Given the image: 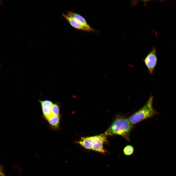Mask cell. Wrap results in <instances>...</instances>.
I'll use <instances>...</instances> for the list:
<instances>
[{"label":"cell","instance_id":"1","mask_svg":"<svg viewBox=\"0 0 176 176\" xmlns=\"http://www.w3.org/2000/svg\"><path fill=\"white\" fill-rule=\"evenodd\" d=\"M133 127L128 118L117 116L107 129L104 132L107 136L118 135L129 142V135Z\"/></svg>","mask_w":176,"mask_h":176},{"label":"cell","instance_id":"2","mask_svg":"<svg viewBox=\"0 0 176 176\" xmlns=\"http://www.w3.org/2000/svg\"><path fill=\"white\" fill-rule=\"evenodd\" d=\"M153 97L152 95L141 108L131 115L128 119L132 124H135L145 119L152 117L158 113L153 108Z\"/></svg>","mask_w":176,"mask_h":176},{"label":"cell","instance_id":"3","mask_svg":"<svg viewBox=\"0 0 176 176\" xmlns=\"http://www.w3.org/2000/svg\"><path fill=\"white\" fill-rule=\"evenodd\" d=\"M107 136L104 133L91 136V150L101 154L105 156L109 154L110 152L104 148V145L108 143Z\"/></svg>","mask_w":176,"mask_h":176},{"label":"cell","instance_id":"4","mask_svg":"<svg viewBox=\"0 0 176 176\" xmlns=\"http://www.w3.org/2000/svg\"><path fill=\"white\" fill-rule=\"evenodd\" d=\"M143 60L149 72L151 74H153L157 62L156 50L154 46Z\"/></svg>","mask_w":176,"mask_h":176},{"label":"cell","instance_id":"5","mask_svg":"<svg viewBox=\"0 0 176 176\" xmlns=\"http://www.w3.org/2000/svg\"><path fill=\"white\" fill-rule=\"evenodd\" d=\"M40 102L42 113V117L46 121L49 118L53 116L52 115L50 107L53 104L50 100H38Z\"/></svg>","mask_w":176,"mask_h":176},{"label":"cell","instance_id":"6","mask_svg":"<svg viewBox=\"0 0 176 176\" xmlns=\"http://www.w3.org/2000/svg\"><path fill=\"white\" fill-rule=\"evenodd\" d=\"M62 15L73 27L78 30L88 32L86 28L73 17L64 13Z\"/></svg>","mask_w":176,"mask_h":176},{"label":"cell","instance_id":"7","mask_svg":"<svg viewBox=\"0 0 176 176\" xmlns=\"http://www.w3.org/2000/svg\"><path fill=\"white\" fill-rule=\"evenodd\" d=\"M67 14L74 17L81 25L86 28L88 32H94L95 31L88 24L85 19L80 15L79 14L69 11H67Z\"/></svg>","mask_w":176,"mask_h":176},{"label":"cell","instance_id":"8","mask_svg":"<svg viewBox=\"0 0 176 176\" xmlns=\"http://www.w3.org/2000/svg\"><path fill=\"white\" fill-rule=\"evenodd\" d=\"M46 121L49 126L53 129H56L58 127L60 118L59 115L52 116L49 118Z\"/></svg>","mask_w":176,"mask_h":176},{"label":"cell","instance_id":"9","mask_svg":"<svg viewBox=\"0 0 176 176\" xmlns=\"http://www.w3.org/2000/svg\"><path fill=\"white\" fill-rule=\"evenodd\" d=\"M124 154L126 156L132 155L134 152V148L130 145H128L125 146L123 150Z\"/></svg>","mask_w":176,"mask_h":176},{"label":"cell","instance_id":"10","mask_svg":"<svg viewBox=\"0 0 176 176\" xmlns=\"http://www.w3.org/2000/svg\"><path fill=\"white\" fill-rule=\"evenodd\" d=\"M50 110L52 115H59V108L57 103L53 104L50 107Z\"/></svg>","mask_w":176,"mask_h":176},{"label":"cell","instance_id":"11","mask_svg":"<svg viewBox=\"0 0 176 176\" xmlns=\"http://www.w3.org/2000/svg\"><path fill=\"white\" fill-rule=\"evenodd\" d=\"M0 176H6L5 174L3 173V170H4V167L2 165H0Z\"/></svg>","mask_w":176,"mask_h":176}]
</instances>
